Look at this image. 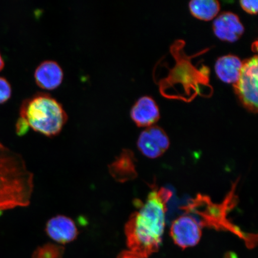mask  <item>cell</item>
<instances>
[{
    "label": "cell",
    "instance_id": "6da1fadb",
    "mask_svg": "<svg viewBox=\"0 0 258 258\" xmlns=\"http://www.w3.org/2000/svg\"><path fill=\"white\" fill-rule=\"evenodd\" d=\"M173 193L153 185L145 202H137L138 210L124 226L128 251L137 258H148L160 246L165 228L167 204Z\"/></svg>",
    "mask_w": 258,
    "mask_h": 258
},
{
    "label": "cell",
    "instance_id": "7a4b0ae2",
    "mask_svg": "<svg viewBox=\"0 0 258 258\" xmlns=\"http://www.w3.org/2000/svg\"><path fill=\"white\" fill-rule=\"evenodd\" d=\"M34 175L24 158L0 142V211L30 205Z\"/></svg>",
    "mask_w": 258,
    "mask_h": 258
},
{
    "label": "cell",
    "instance_id": "3957f363",
    "mask_svg": "<svg viewBox=\"0 0 258 258\" xmlns=\"http://www.w3.org/2000/svg\"><path fill=\"white\" fill-rule=\"evenodd\" d=\"M184 44L183 40H177L171 47V53L176 63L159 85L161 95L167 98L189 102L198 95H202L201 91L206 87L213 89L209 84V69L204 66L200 69L193 66L191 62L193 57L183 53Z\"/></svg>",
    "mask_w": 258,
    "mask_h": 258
},
{
    "label": "cell",
    "instance_id": "277c9868",
    "mask_svg": "<svg viewBox=\"0 0 258 258\" xmlns=\"http://www.w3.org/2000/svg\"><path fill=\"white\" fill-rule=\"evenodd\" d=\"M235 182L230 192L226 197L221 204H215L209 197L199 195L191 200L188 205L183 206L187 214H196L201 218L199 221L202 227H208L215 230L229 231L237 235L244 241L247 247L255 246L257 243V235L247 234L242 231L227 219L228 212L234 208L237 202V196L235 195Z\"/></svg>",
    "mask_w": 258,
    "mask_h": 258
},
{
    "label": "cell",
    "instance_id": "5b68a950",
    "mask_svg": "<svg viewBox=\"0 0 258 258\" xmlns=\"http://www.w3.org/2000/svg\"><path fill=\"white\" fill-rule=\"evenodd\" d=\"M19 112L29 127L47 137L59 135L68 120L63 106L46 93H37L24 100Z\"/></svg>",
    "mask_w": 258,
    "mask_h": 258
},
{
    "label": "cell",
    "instance_id": "8992f818",
    "mask_svg": "<svg viewBox=\"0 0 258 258\" xmlns=\"http://www.w3.org/2000/svg\"><path fill=\"white\" fill-rule=\"evenodd\" d=\"M257 56L254 55L243 61L241 74L234 84L235 95L245 109L257 114L258 106Z\"/></svg>",
    "mask_w": 258,
    "mask_h": 258
},
{
    "label": "cell",
    "instance_id": "52a82bcc",
    "mask_svg": "<svg viewBox=\"0 0 258 258\" xmlns=\"http://www.w3.org/2000/svg\"><path fill=\"white\" fill-rule=\"evenodd\" d=\"M202 228L195 217L186 214L173 221L170 234L177 246L185 249L199 243L202 237Z\"/></svg>",
    "mask_w": 258,
    "mask_h": 258
},
{
    "label": "cell",
    "instance_id": "ba28073f",
    "mask_svg": "<svg viewBox=\"0 0 258 258\" xmlns=\"http://www.w3.org/2000/svg\"><path fill=\"white\" fill-rule=\"evenodd\" d=\"M137 145L145 157L157 159L168 149L170 141L165 131L157 125H152L141 132Z\"/></svg>",
    "mask_w": 258,
    "mask_h": 258
},
{
    "label": "cell",
    "instance_id": "9c48e42d",
    "mask_svg": "<svg viewBox=\"0 0 258 258\" xmlns=\"http://www.w3.org/2000/svg\"><path fill=\"white\" fill-rule=\"evenodd\" d=\"M244 27L240 18L231 12L222 13L213 23L215 36L223 41L235 43L243 35Z\"/></svg>",
    "mask_w": 258,
    "mask_h": 258
},
{
    "label": "cell",
    "instance_id": "30bf717a",
    "mask_svg": "<svg viewBox=\"0 0 258 258\" xmlns=\"http://www.w3.org/2000/svg\"><path fill=\"white\" fill-rule=\"evenodd\" d=\"M131 117L137 126L149 127L159 120L160 109L153 98L144 96L141 97L132 106Z\"/></svg>",
    "mask_w": 258,
    "mask_h": 258
},
{
    "label": "cell",
    "instance_id": "8fae6325",
    "mask_svg": "<svg viewBox=\"0 0 258 258\" xmlns=\"http://www.w3.org/2000/svg\"><path fill=\"white\" fill-rule=\"evenodd\" d=\"M47 234L58 243L66 244L76 239L78 228L72 218L57 215L49 219L46 225Z\"/></svg>",
    "mask_w": 258,
    "mask_h": 258
},
{
    "label": "cell",
    "instance_id": "7c38bea8",
    "mask_svg": "<svg viewBox=\"0 0 258 258\" xmlns=\"http://www.w3.org/2000/svg\"><path fill=\"white\" fill-rule=\"evenodd\" d=\"M63 72L59 63L54 60H46L38 66L34 79L40 88L46 90L56 89L62 84Z\"/></svg>",
    "mask_w": 258,
    "mask_h": 258
},
{
    "label": "cell",
    "instance_id": "4fadbf2b",
    "mask_svg": "<svg viewBox=\"0 0 258 258\" xmlns=\"http://www.w3.org/2000/svg\"><path fill=\"white\" fill-rule=\"evenodd\" d=\"M109 173L119 182L130 181L136 178L138 174L134 153L124 150L109 165Z\"/></svg>",
    "mask_w": 258,
    "mask_h": 258
},
{
    "label": "cell",
    "instance_id": "5bb4252c",
    "mask_svg": "<svg viewBox=\"0 0 258 258\" xmlns=\"http://www.w3.org/2000/svg\"><path fill=\"white\" fill-rule=\"evenodd\" d=\"M242 67L243 62L240 58L230 54L218 58L215 64V71L221 82L234 85L239 79Z\"/></svg>",
    "mask_w": 258,
    "mask_h": 258
},
{
    "label": "cell",
    "instance_id": "9a60e30c",
    "mask_svg": "<svg viewBox=\"0 0 258 258\" xmlns=\"http://www.w3.org/2000/svg\"><path fill=\"white\" fill-rule=\"evenodd\" d=\"M188 6L194 17L204 21L213 20L221 10L220 3L217 0H192Z\"/></svg>",
    "mask_w": 258,
    "mask_h": 258
},
{
    "label": "cell",
    "instance_id": "2e32d148",
    "mask_svg": "<svg viewBox=\"0 0 258 258\" xmlns=\"http://www.w3.org/2000/svg\"><path fill=\"white\" fill-rule=\"evenodd\" d=\"M63 248L59 245L48 243L35 250L33 258H62Z\"/></svg>",
    "mask_w": 258,
    "mask_h": 258
},
{
    "label": "cell",
    "instance_id": "e0dca14e",
    "mask_svg": "<svg viewBox=\"0 0 258 258\" xmlns=\"http://www.w3.org/2000/svg\"><path fill=\"white\" fill-rule=\"evenodd\" d=\"M12 92V87L8 80L0 77V104L8 101L11 98Z\"/></svg>",
    "mask_w": 258,
    "mask_h": 258
},
{
    "label": "cell",
    "instance_id": "ac0fdd59",
    "mask_svg": "<svg viewBox=\"0 0 258 258\" xmlns=\"http://www.w3.org/2000/svg\"><path fill=\"white\" fill-rule=\"evenodd\" d=\"M240 5L243 11L250 15H256L258 11L257 0H241Z\"/></svg>",
    "mask_w": 258,
    "mask_h": 258
},
{
    "label": "cell",
    "instance_id": "d6986e66",
    "mask_svg": "<svg viewBox=\"0 0 258 258\" xmlns=\"http://www.w3.org/2000/svg\"><path fill=\"white\" fill-rule=\"evenodd\" d=\"M29 128L30 127L24 118L20 117L18 119L16 124V132L19 136H22L27 134Z\"/></svg>",
    "mask_w": 258,
    "mask_h": 258
},
{
    "label": "cell",
    "instance_id": "ffe728a7",
    "mask_svg": "<svg viewBox=\"0 0 258 258\" xmlns=\"http://www.w3.org/2000/svg\"><path fill=\"white\" fill-rule=\"evenodd\" d=\"M117 258H137L136 256L134 255V254H132L130 251L124 250L122 251L120 254H119Z\"/></svg>",
    "mask_w": 258,
    "mask_h": 258
},
{
    "label": "cell",
    "instance_id": "44dd1931",
    "mask_svg": "<svg viewBox=\"0 0 258 258\" xmlns=\"http://www.w3.org/2000/svg\"><path fill=\"white\" fill-rule=\"evenodd\" d=\"M5 67V61L2 56L1 53H0V72L3 70Z\"/></svg>",
    "mask_w": 258,
    "mask_h": 258
},
{
    "label": "cell",
    "instance_id": "7402d4cb",
    "mask_svg": "<svg viewBox=\"0 0 258 258\" xmlns=\"http://www.w3.org/2000/svg\"><path fill=\"white\" fill-rule=\"evenodd\" d=\"M3 211H0V216H1L3 214Z\"/></svg>",
    "mask_w": 258,
    "mask_h": 258
}]
</instances>
